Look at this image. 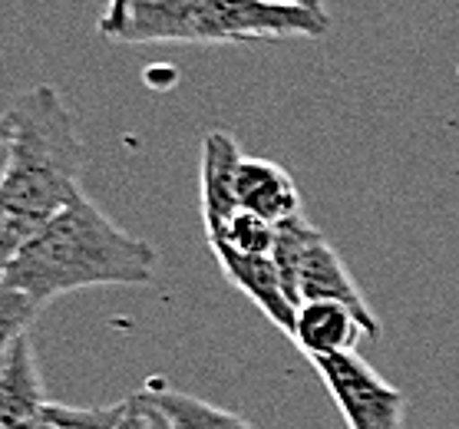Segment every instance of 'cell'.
Returning a JSON list of instances; mask_svg holds the SVG:
<instances>
[{
	"instance_id": "obj_1",
	"label": "cell",
	"mask_w": 459,
	"mask_h": 429,
	"mask_svg": "<svg viewBox=\"0 0 459 429\" xmlns=\"http://www.w3.org/2000/svg\"><path fill=\"white\" fill-rule=\"evenodd\" d=\"M13 156L0 182V271L23 245L83 195L86 146L63 96L40 83L17 96Z\"/></svg>"
},
{
	"instance_id": "obj_2",
	"label": "cell",
	"mask_w": 459,
	"mask_h": 429,
	"mask_svg": "<svg viewBox=\"0 0 459 429\" xmlns=\"http://www.w3.org/2000/svg\"><path fill=\"white\" fill-rule=\"evenodd\" d=\"M152 271L156 252L83 192L4 264L0 281L43 307L86 287H139L152 281Z\"/></svg>"
},
{
	"instance_id": "obj_3",
	"label": "cell",
	"mask_w": 459,
	"mask_h": 429,
	"mask_svg": "<svg viewBox=\"0 0 459 429\" xmlns=\"http://www.w3.org/2000/svg\"><path fill=\"white\" fill-rule=\"evenodd\" d=\"M331 17L311 7L274 4V0H202L195 21V43H258L324 37Z\"/></svg>"
},
{
	"instance_id": "obj_4",
	"label": "cell",
	"mask_w": 459,
	"mask_h": 429,
	"mask_svg": "<svg viewBox=\"0 0 459 429\" xmlns=\"http://www.w3.org/2000/svg\"><path fill=\"white\" fill-rule=\"evenodd\" d=\"M311 366L334 397L347 429H403L407 397L386 383L357 350L314 356Z\"/></svg>"
},
{
	"instance_id": "obj_5",
	"label": "cell",
	"mask_w": 459,
	"mask_h": 429,
	"mask_svg": "<svg viewBox=\"0 0 459 429\" xmlns=\"http://www.w3.org/2000/svg\"><path fill=\"white\" fill-rule=\"evenodd\" d=\"M202 0H116L100 33L119 43H195Z\"/></svg>"
},
{
	"instance_id": "obj_6",
	"label": "cell",
	"mask_w": 459,
	"mask_h": 429,
	"mask_svg": "<svg viewBox=\"0 0 459 429\" xmlns=\"http://www.w3.org/2000/svg\"><path fill=\"white\" fill-rule=\"evenodd\" d=\"M209 248H212V254H215V262H219L221 274H225L278 330H284V334L291 337L294 321H298V304L284 291V281H281V274H278V264H274L272 254H245V252L229 248V245H221V241H209Z\"/></svg>"
},
{
	"instance_id": "obj_7",
	"label": "cell",
	"mask_w": 459,
	"mask_h": 429,
	"mask_svg": "<svg viewBox=\"0 0 459 429\" xmlns=\"http://www.w3.org/2000/svg\"><path fill=\"white\" fill-rule=\"evenodd\" d=\"M304 301H337L347 304L360 324H364L367 337H380V321L374 317L370 304H367L360 284L351 278L347 264L341 262V254L331 248V241L317 235L311 241V248L304 254L301 274H298V307Z\"/></svg>"
},
{
	"instance_id": "obj_8",
	"label": "cell",
	"mask_w": 459,
	"mask_h": 429,
	"mask_svg": "<svg viewBox=\"0 0 459 429\" xmlns=\"http://www.w3.org/2000/svg\"><path fill=\"white\" fill-rule=\"evenodd\" d=\"M245 152L238 149V142L212 129L202 139V166H199V199H202V225L205 235L219 231L225 221L238 211V199H235V176Z\"/></svg>"
},
{
	"instance_id": "obj_9",
	"label": "cell",
	"mask_w": 459,
	"mask_h": 429,
	"mask_svg": "<svg viewBox=\"0 0 459 429\" xmlns=\"http://www.w3.org/2000/svg\"><path fill=\"white\" fill-rule=\"evenodd\" d=\"M364 324L360 317L337 301H304L298 307V321H294L291 340L298 344L307 360L331 354H354L360 344Z\"/></svg>"
},
{
	"instance_id": "obj_10",
	"label": "cell",
	"mask_w": 459,
	"mask_h": 429,
	"mask_svg": "<svg viewBox=\"0 0 459 429\" xmlns=\"http://www.w3.org/2000/svg\"><path fill=\"white\" fill-rule=\"evenodd\" d=\"M50 399L43 393L40 364L33 350L30 330L17 337L0 370V429H23Z\"/></svg>"
},
{
	"instance_id": "obj_11",
	"label": "cell",
	"mask_w": 459,
	"mask_h": 429,
	"mask_svg": "<svg viewBox=\"0 0 459 429\" xmlns=\"http://www.w3.org/2000/svg\"><path fill=\"white\" fill-rule=\"evenodd\" d=\"M235 199H238V209L255 211L274 225L301 211V192L294 185V178L272 159H241L238 176H235Z\"/></svg>"
},
{
	"instance_id": "obj_12",
	"label": "cell",
	"mask_w": 459,
	"mask_h": 429,
	"mask_svg": "<svg viewBox=\"0 0 459 429\" xmlns=\"http://www.w3.org/2000/svg\"><path fill=\"white\" fill-rule=\"evenodd\" d=\"M152 407L169 419L172 429H255L248 419H241L238 413L215 407L209 399L182 393V390L169 387L162 377L146 380V387L139 390Z\"/></svg>"
},
{
	"instance_id": "obj_13",
	"label": "cell",
	"mask_w": 459,
	"mask_h": 429,
	"mask_svg": "<svg viewBox=\"0 0 459 429\" xmlns=\"http://www.w3.org/2000/svg\"><path fill=\"white\" fill-rule=\"evenodd\" d=\"M317 235H321V231L314 228L301 211L274 225L272 258H274V264H278V274H281V281H284V291H288V297H291L294 304H298V274H301L304 254H307V248H311V241L317 238Z\"/></svg>"
},
{
	"instance_id": "obj_14",
	"label": "cell",
	"mask_w": 459,
	"mask_h": 429,
	"mask_svg": "<svg viewBox=\"0 0 459 429\" xmlns=\"http://www.w3.org/2000/svg\"><path fill=\"white\" fill-rule=\"evenodd\" d=\"M123 416V403L113 407H63L47 403L23 429H116Z\"/></svg>"
},
{
	"instance_id": "obj_15",
	"label": "cell",
	"mask_w": 459,
	"mask_h": 429,
	"mask_svg": "<svg viewBox=\"0 0 459 429\" xmlns=\"http://www.w3.org/2000/svg\"><path fill=\"white\" fill-rule=\"evenodd\" d=\"M205 238L221 241V245H229V248L245 252V254H272L274 221L261 219V215H255V211L238 209L219 231H212V235H205Z\"/></svg>"
},
{
	"instance_id": "obj_16",
	"label": "cell",
	"mask_w": 459,
	"mask_h": 429,
	"mask_svg": "<svg viewBox=\"0 0 459 429\" xmlns=\"http://www.w3.org/2000/svg\"><path fill=\"white\" fill-rule=\"evenodd\" d=\"M37 314H40V304L0 281V370L7 364V354L17 344V337L27 334V327Z\"/></svg>"
},
{
	"instance_id": "obj_17",
	"label": "cell",
	"mask_w": 459,
	"mask_h": 429,
	"mask_svg": "<svg viewBox=\"0 0 459 429\" xmlns=\"http://www.w3.org/2000/svg\"><path fill=\"white\" fill-rule=\"evenodd\" d=\"M116 429H156L152 413H149V403L139 393L123 399V416H119V426Z\"/></svg>"
},
{
	"instance_id": "obj_18",
	"label": "cell",
	"mask_w": 459,
	"mask_h": 429,
	"mask_svg": "<svg viewBox=\"0 0 459 429\" xmlns=\"http://www.w3.org/2000/svg\"><path fill=\"white\" fill-rule=\"evenodd\" d=\"M11 156H13V119H11V113H4L0 116V182L7 176Z\"/></svg>"
},
{
	"instance_id": "obj_19",
	"label": "cell",
	"mask_w": 459,
	"mask_h": 429,
	"mask_svg": "<svg viewBox=\"0 0 459 429\" xmlns=\"http://www.w3.org/2000/svg\"><path fill=\"white\" fill-rule=\"evenodd\" d=\"M274 4H294V7H311V11H324V0H274Z\"/></svg>"
}]
</instances>
